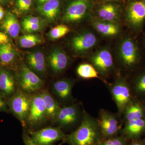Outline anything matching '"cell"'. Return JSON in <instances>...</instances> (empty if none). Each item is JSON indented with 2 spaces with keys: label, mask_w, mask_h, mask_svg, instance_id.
Here are the masks:
<instances>
[{
  "label": "cell",
  "mask_w": 145,
  "mask_h": 145,
  "mask_svg": "<svg viewBox=\"0 0 145 145\" xmlns=\"http://www.w3.org/2000/svg\"><path fill=\"white\" fill-rule=\"evenodd\" d=\"M103 139L99 123L85 114L80 126L64 141L69 145H99Z\"/></svg>",
  "instance_id": "1"
},
{
  "label": "cell",
  "mask_w": 145,
  "mask_h": 145,
  "mask_svg": "<svg viewBox=\"0 0 145 145\" xmlns=\"http://www.w3.org/2000/svg\"><path fill=\"white\" fill-rule=\"evenodd\" d=\"M92 6V0H71L66 8L63 21L67 24L80 22L87 17Z\"/></svg>",
  "instance_id": "2"
},
{
  "label": "cell",
  "mask_w": 145,
  "mask_h": 145,
  "mask_svg": "<svg viewBox=\"0 0 145 145\" xmlns=\"http://www.w3.org/2000/svg\"><path fill=\"white\" fill-rule=\"evenodd\" d=\"M110 91L119 112H124L126 108L133 101L128 84L125 79L120 77L113 83Z\"/></svg>",
  "instance_id": "3"
},
{
  "label": "cell",
  "mask_w": 145,
  "mask_h": 145,
  "mask_svg": "<svg viewBox=\"0 0 145 145\" xmlns=\"http://www.w3.org/2000/svg\"><path fill=\"white\" fill-rule=\"evenodd\" d=\"M119 54L121 62L128 68L135 67L140 61L139 48L133 39L126 38L120 43Z\"/></svg>",
  "instance_id": "4"
},
{
  "label": "cell",
  "mask_w": 145,
  "mask_h": 145,
  "mask_svg": "<svg viewBox=\"0 0 145 145\" xmlns=\"http://www.w3.org/2000/svg\"><path fill=\"white\" fill-rule=\"evenodd\" d=\"M28 134L32 141L40 145H52L65 140L66 135L59 128L48 127L37 131H30Z\"/></svg>",
  "instance_id": "5"
},
{
  "label": "cell",
  "mask_w": 145,
  "mask_h": 145,
  "mask_svg": "<svg viewBox=\"0 0 145 145\" xmlns=\"http://www.w3.org/2000/svg\"><path fill=\"white\" fill-rule=\"evenodd\" d=\"M47 117L45 105L41 94H37L31 97V105L27 121L31 127L41 124Z\"/></svg>",
  "instance_id": "6"
},
{
  "label": "cell",
  "mask_w": 145,
  "mask_h": 145,
  "mask_svg": "<svg viewBox=\"0 0 145 145\" xmlns=\"http://www.w3.org/2000/svg\"><path fill=\"white\" fill-rule=\"evenodd\" d=\"M126 19L133 28L138 29L142 27L145 20V1L131 3L127 8Z\"/></svg>",
  "instance_id": "7"
},
{
  "label": "cell",
  "mask_w": 145,
  "mask_h": 145,
  "mask_svg": "<svg viewBox=\"0 0 145 145\" xmlns=\"http://www.w3.org/2000/svg\"><path fill=\"white\" fill-rule=\"evenodd\" d=\"M31 101V97L22 91H19L10 100L11 109L22 122H24L26 120Z\"/></svg>",
  "instance_id": "8"
},
{
  "label": "cell",
  "mask_w": 145,
  "mask_h": 145,
  "mask_svg": "<svg viewBox=\"0 0 145 145\" xmlns=\"http://www.w3.org/2000/svg\"><path fill=\"white\" fill-rule=\"evenodd\" d=\"M98 42L96 35L90 31H85L72 38L71 45L77 54H84L93 48Z\"/></svg>",
  "instance_id": "9"
},
{
  "label": "cell",
  "mask_w": 145,
  "mask_h": 145,
  "mask_svg": "<svg viewBox=\"0 0 145 145\" xmlns=\"http://www.w3.org/2000/svg\"><path fill=\"white\" fill-rule=\"evenodd\" d=\"M91 62L99 73L106 75L113 69V59L109 50L106 48H102L90 57Z\"/></svg>",
  "instance_id": "10"
},
{
  "label": "cell",
  "mask_w": 145,
  "mask_h": 145,
  "mask_svg": "<svg viewBox=\"0 0 145 145\" xmlns=\"http://www.w3.org/2000/svg\"><path fill=\"white\" fill-rule=\"evenodd\" d=\"M20 84L25 91L32 92L41 88L44 82L30 68L24 65L21 69Z\"/></svg>",
  "instance_id": "11"
},
{
  "label": "cell",
  "mask_w": 145,
  "mask_h": 145,
  "mask_svg": "<svg viewBox=\"0 0 145 145\" xmlns=\"http://www.w3.org/2000/svg\"><path fill=\"white\" fill-rule=\"evenodd\" d=\"M99 126L103 138L107 139L114 137L119 132V127L117 118L108 112H101Z\"/></svg>",
  "instance_id": "12"
},
{
  "label": "cell",
  "mask_w": 145,
  "mask_h": 145,
  "mask_svg": "<svg viewBox=\"0 0 145 145\" xmlns=\"http://www.w3.org/2000/svg\"><path fill=\"white\" fill-rule=\"evenodd\" d=\"M48 61L53 72L59 73L67 67L69 63V58L62 49L55 48L50 53Z\"/></svg>",
  "instance_id": "13"
},
{
  "label": "cell",
  "mask_w": 145,
  "mask_h": 145,
  "mask_svg": "<svg viewBox=\"0 0 145 145\" xmlns=\"http://www.w3.org/2000/svg\"><path fill=\"white\" fill-rule=\"evenodd\" d=\"M61 8V2L60 0H51L37 6V10L46 22L51 23L55 22L59 18Z\"/></svg>",
  "instance_id": "14"
},
{
  "label": "cell",
  "mask_w": 145,
  "mask_h": 145,
  "mask_svg": "<svg viewBox=\"0 0 145 145\" xmlns=\"http://www.w3.org/2000/svg\"><path fill=\"white\" fill-rule=\"evenodd\" d=\"M145 132V117L126 122L122 129V135L127 140H135L139 138Z\"/></svg>",
  "instance_id": "15"
},
{
  "label": "cell",
  "mask_w": 145,
  "mask_h": 145,
  "mask_svg": "<svg viewBox=\"0 0 145 145\" xmlns=\"http://www.w3.org/2000/svg\"><path fill=\"white\" fill-rule=\"evenodd\" d=\"M121 8L118 5L112 3L101 5L97 11L99 19L102 20L117 23L121 16Z\"/></svg>",
  "instance_id": "16"
},
{
  "label": "cell",
  "mask_w": 145,
  "mask_h": 145,
  "mask_svg": "<svg viewBox=\"0 0 145 145\" xmlns=\"http://www.w3.org/2000/svg\"><path fill=\"white\" fill-rule=\"evenodd\" d=\"M78 117V108L74 106H70L60 109L55 121L61 125L67 126L77 121Z\"/></svg>",
  "instance_id": "17"
},
{
  "label": "cell",
  "mask_w": 145,
  "mask_h": 145,
  "mask_svg": "<svg viewBox=\"0 0 145 145\" xmlns=\"http://www.w3.org/2000/svg\"><path fill=\"white\" fill-rule=\"evenodd\" d=\"M91 25L99 34L106 37L117 36L120 31L118 23L102 20L99 18L92 20Z\"/></svg>",
  "instance_id": "18"
},
{
  "label": "cell",
  "mask_w": 145,
  "mask_h": 145,
  "mask_svg": "<svg viewBox=\"0 0 145 145\" xmlns=\"http://www.w3.org/2000/svg\"><path fill=\"white\" fill-rule=\"evenodd\" d=\"M26 61L29 68L37 73L42 74L46 71V63L43 53L39 50L28 54Z\"/></svg>",
  "instance_id": "19"
},
{
  "label": "cell",
  "mask_w": 145,
  "mask_h": 145,
  "mask_svg": "<svg viewBox=\"0 0 145 145\" xmlns=\"http://www.w3.org/2000/svg\"><path fill=\"white\" fill-rule=\"evenodd\" d=\"M1 28L12 38H17L20 33V26L16 15L7 12L4 18Z\"/></svg>",
  "instance_id": "20"
},
{
  "label": "cell",
  "mask_w": 145,
  "mask_h": 145,
  "mask_svg": "<svg viewBox=\"0 0 145 145\" xmlns=\"http://www.w3.org/2000/svg\"><path fill=\"white\" fill-rule=\"evenodd\" d=\"M41 94L45 105L47 117L55 121L61 108L48 91H44Z\"/></svg>",
  "instance_id": "21"
},
{
  "label": "cell",
  "mask_w": 145,
  "mask_h": 145,
  "mask_svg": "<svg viewBox=\"0 0 145 145\" xmlns=\"http://www.w3.org/2000/svg\"><path fill=\"white\" fill-rule=\"evenodd\" d=\"M123 112L126 122L145 117L144 109L142 105L137 101H132L126 108Z\"/></svg>",
  "instance_id": "22"
},
{
  "label": "cell",
  "mask_w": 145,
  "mask_h": 145,
  "mask_svg": "<svg viewBox=\"0 0 145 145\" xmlns=\"http://www.w3.org/2000/svg\"><path fill=\"white\" fill-rule=\"evenodd\" d=\"M73 86L72 82L69 80H58L53 84V88L55 93L63 100H67L71 96Z\"/></svg>",
  "instance_id": "23"
},
{
  "label": "cell",
  "mask_w": 145,
  "mask_h": 145,
  "mask_svg": "<svg viewBox=\"0 0 145 145\" xmlns=\"http://www.w3.org/2000/svg\"><path fill=\"white\" fill-rule=\"evenodd\" d=\"M14 78L10 72L4 69L0 70V89L6 95L12 94L15 91Z\"/></svg>",
  "instance_id": "24"
},
{
  "label": "cell",
  "mask_w": 145,
  "mask_h": 145,
  "mask_svg": "<svg viewBox=\"0 0 145 145\" xmlns=\"http://www.w3.org/2000/svg\"><path fill=\"white\" fill-rule=\"evenodd\" d=\"M43 42L41 36L37 34H28L19 38L20 46L23 48H28L40 44Z\"/></svg>",
  "instance_id": "25"
},
{
  "label": "cell",
  "mask_w": 145,
  "mask_h": 145,
  "mask_svg": "<svg viewBox=\"0 0 145 145\" xmlns=\"http://www.w3.org/2000/svg\"><path fill=\"white\" fill-rule=\"evenodd\" d=\"M16 57V52L9 43L0 44V59L3 63L9 64Z\"/></svg>",
  "instance_id": "26"
},
{
  "label": "cell",
  "mask_w": 145,
  "mask_h": 145,
  "mask_svg": "<svg viewBox=\"0 0 145 145\" xmlns=\"http://www.w3.org/2000/svg\"><path fill=\"white\" fill-rule=\"evenodd\" d=\"M77 72L80 77L84 79L99 78V72L93 65L89 64L80 65L77 68Z\"/></svg>",
  "instance_id": "27"
},
{
  "label": "cell",
  "mask_w": 145,
  "mask_h": 145,
  "mask_svg": "<svg viewBox=\"0 0 145 145\" xmlns=\"http://www.w3.org/2000/svg\"><path fill=\"white\" fill-rule=\"evenodd\" d=\"M70 31V28L67 25L60 24L51 29L47 36L50 40H55L63 37Z\"/></svg>",
  "instance_id": "28"
},
{
  "label": "cell",
  "mask_w": 145,
  "mask_h": 145,
  "mask_svg": "<svg viewBox=\"0 0 145 145\" xmlns=\"http://www.w3.org/2000/svg\"><path fill=\"white\" fill-rule=\"evenodd\" d=\"M127 140L121 135L114 136L102 140L99 145H127Z\"/></svg>",
  "instance_id": "29"
},
{
  "label": "cell",
  "mask_w": 145,
  "mask_h": 145,
  "mask_svg": "<svg viewBox=\"0 0 145 145\" xmlns=\"http://www.w3.org/2000/svg\"><path fill=\"white\" fill-rule=\"evenodd\" d=\"M134 89L140 96H145V72L140 75L135 81Z\"/></svg>",
  "instance_id": "30"
},
{
  "label": "cell",
  "mask_w": 145,
  "mask_h": 145,
  "mask_svg": "<svg viewBox=\"0 0 145 145\" xmlns=\"http://www.w3.org/2000/svg\"><path fill=\"white\" fill-rule=\"evenodd\" d=\"M32 0H16V6L17 10L21 13H26L31 9Z\"/></svg>",
  "instance_id": "31"
},
{
  "label": "cell",
  "mask_w": 145,
  "mask_h": 145,
  "mask_svg": "<svg viewBox=\"0 0 145 145\" xmlns=\"http://www.w3.org/2000/svg\"><path fill=\"white\" fill-rule=\"evenodd\" d=\"M46 24H34L22 25L23 30L28 34H32L34 32L41 31L44 28Z\"/></svg>",
  "instance_id": "32"
},
{
  "label": "cell",
  "mask_w": 145,
  "mask_h": 145,
  "mask_svg": "<svg viewBox=\"0 0 145 145\" xmlns=\"http://www.w3.org/2000/svg\"><path fill=\"white\" fill-rule=\"evenodd\" d=\"M46 21L42 20L39 17L28 16L24 18L22 22V25L34 24H46Z\"/></svg>",
  "instance_id": "33"
},
{
  "label": "cell",
  "mask_w": 145,
  "mask_h": 145,
  "mask_svg": "<svg viewBox=\"0 0 145 145\" xmlns=\"http://www.w3.org/2000/svg\"><path fill=\"white\" fill-rule=\"evenodd\" d=\"M23 140L25 145H40L34 142L31 140L28 133L24 132L23 134Z\"/></svg>",
  "instance_id": "34"
},
{
  "label": "cell",
  "mask_w": 145,
  "mask_h": 145,
  "mask_svg": "<svg viewBox=\"0 0 145 145\" xmlns=\"http://www.w3.org/2000/svg\"><path fill=\"white\" fill-rule=\"evenodd\" d=\"M9 39L7 35L0 31V44L8 43Z\"/></svg>",
  "instance_id": "35"
},
{
  "label": "cell",
  "mask_w": 145,
  "mask_h": 145,
  "mask_svg": "<svg viewBox=\"0 0 145 145\" xmlns=\"http://www.w3.org/2000/svg\"><path fill=\"white\" fill-rule=\"evenodd\" d=\"M128 145H145V142L140 140H133L132 142Z\"/></svg>",
  "instance_id": "36"
},
{
  "label": "cell",
  "mask_w": 145,
  "mask_h": 145,
  "mask_svg": "<svg viewBox=\"0 0 145 145\" xmlns=\"http://www.w3.org/2000/svg\"><path fill=\"white\" fill-rule=\"evenodd\" d=\"M51 0H34L37 6L41 5Z\"/></svg>",
  "instance_id": "37"
},
{
  "label": "cell",
  "mask_w": 145,
  "mask_h": 145,
  "mask_svg": "<svg viewBox=\"0 0 145 145\" xmlns=\"http://www.w3.org/2000/svg\"><path fill=\"white\" fill-rule=\"evenodd\" d=\"M5 16V11L1 6L0 5V21Z\"/></svg>",
  "instance_id": "38"
},
{
  "label": "cell",
  "mask_w": 145,
  "mask_h": 145,
  "mask_svg": "<svg viewBox=\"0 0 145 145\" xmlns=\"http://www.w3.org/2000/svg\"><path fill=\"white\" fill-rule=\"evenodd\" d=\"M5 107V103L0 96V110H4Z\"/></svg>",
  "instance_id": "39"
},
{
  "label": "cell",
  "mask_w": 145,
  "mask_h": 145,
  "mask_svg": "<svg viewBox=\"0 0 145 145\" xmlns=\"http://www.w3.org/2000/svg\"><path fill=\"white\" fill-rule=\"evenodd\" d=\"M8 0H0V3H5L8 1Z\"/></svg>",
  "instance_id": "40"
},
{
  "label": "cell",
  "mask_w": 145,
  "mask_h": 145,
  "mask_svg": "<svg viewBox=\"0 0 145 145\" xmlns=\"http://www.w3.org/2000/svg\"><path fill=\"white\" fill-rule=\"evenodd\" d=\"M104 1H116L117 0H104Z\"/></svg>",
  "instance_id": "41"
}]
</instances>
